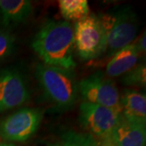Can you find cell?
I'll return each instance as SVG.
<instances>
[{
    "label": "cell",
    "mask_w": 146,
    "mask_h": 146,
    "mask_svg": "<svg viewBox=\"0 0 146 146\" xmlns=\"http://www.w3.org/2000/svg\"><path fill=\"white\" fill-rule=\"evenodd\" d=\"M32 49L44 64L73 70V27L66 21L50 20L45 22L32 41Z\"/></svg>",
    "instance_id": "obj_1"
},
{
    "label": "cell",
    "mask_w": 146,
    "mask_h": 146,
    "mask_svg": "<svg viewBox=\"0 0 146 146\" xmlns=\"http://www.w3.org/2000/svg\"><path fill=\"white\" fill-rule=\"evenodd\" d=\"M35 76L44 96L58 110H68L76 104L78 83L73 70L38 63Z\"/></svg>",
    "instance_id": "obj_2"
},
{
    "label": "cell",
    "mask_w": 146,
    "mask_h": 146,
    "mask_svg": "<svg viewBox=\"0 0 146 146\" xmlns=\"http://www.w3.org/2000/svg\"><path fill=\"white\" fill-rule=\"evenodd\" d=\"M106 33V52L108 57L135 40L139 30V19L130 5L121 6L99 16Z\"/></svg>",
    "instance_id": "obj_3"
},
{
    "label": "cell",
    "mask_w": 146,
    "mask_h": 146,
    "mask_svg": "<svg viewBox=\"0 0 146 146\" xmlns=\"http://www.w3.org/2000/svg\"><path fill=\"white\" fill-rule=\"evenodd\" d=\"M73 33L74 46L82 60L96 59L106 52V33L99 16L89 14L76 21Z\"/></svg>",
    "instance_id": "obj_4"
},
{
    "label": "cell",
    "mask_w": 146,
    "mask_h": 146,
    "mask_svg": "<svg viewBox=\"0 0 146 146\" xmlns=\"http://www.w3.org/2000/svg\"><path fill=\"white\" fill-rule=\"evenodd\" d=\"M43 113L36 108H22L0 120V137L5 142H25L40 127Z\"/></svg>",
    "instance_id": "obj_5"
},
{
    "label": "cell",
    "mask_w": 146,
    "mask_h": 146,
    "mask_svg": "<svg viewBox=\"0 0 146 146\" xmlns=\"http://www.w3.org/2000/svg\"><path fill=\"white\" fill-rule=\"evenodd\" d=\"M84 102L99 105L122 113L120 94L115 84L102 72H97L78 83Z\"/></svg>",
    "instance_id": "obj_6"
},
{
    "label": "cell",
    "mask_w": 146,
    "mask_h": 146,
    "mask_svg": "<svg viewBox=\"0 0 146 146\" xmlns=\"http://www.w3.org/2000/svg\"><path fill=\"white\" fill-rule=\"evenodd\" d=\"M122 119V113L99 105L83 102L80 105L79 121L90 135L104 139L110 136Z\"/></svg>",
    "instance_id": "obj_7"
},
{
    "label": "cell",
    "mask_w": 146,
    "mask_h": 146,
    "mask_svg": "<svg viewBox=\"0 0 146 146\" xmlns=\"http://www.w3.org/2000/svg\"><path fill=\"white\" fill-rule=\"evenodd\" d=\"M30 93L23 75L15 68L0 71V114L26 104Z\"/></svg>",
    "instance_id": "obj_8"
},
{
    "label": "cell",
    "mask_w": 146,
    "mask_h": 146,
    "mask_svg": "<svg viewBox=\"0 0 146 146\" xmlns=\"http://www.w3.org/2000/svg\"><path fill=\"white\" fill-rule=\"evenodd\" d=\"M110 137L115 146H145L146 125L128 122L122 116Z\"/></svg>",
    "instance_id": "obj_9"
},
{
    "label": "cell",
    "mask_w": 146,
    "mask_h": 146,
    "mask_svg": "<svg viewBox=\"0 0 146 146\" xmlns=\"http://www.w3.org/2000/svg\"><path fill=\"white\" fill-rule=\"evenodd\" d=\"M122 116L128 122L146 125V96L134 89H126L120 97Z\"/></svg>",
    "instance_id": "obj_10"
},
{
    "label": "cell",
    "mask_w": 146,
    "mask_h": 146,
    "mask_svg": "<svg viewBox=\"0 0 146 146\" xmlns=\"http://www.w3.org/2000/svg\"><path fill=\"white\" fill-rule=\"evenodd\" d=\"M32 11L29 0H0V24L5 28L18 26L29 19Z\"/></svg>",
    "instance_id": "obj_11"
},
{
    "label": "cell",
    "mask_w": 146,
    "mask_h": 146,
    "mask_svg": "<svg viewBox=\"0 0 146 146\" xmlns=\"http://www.w3.org/2000/svg\"><path fill=\"white\" fill-rule=\"evenodd\" d=\"M141 54L135 42L123 47L111 57L106 65V72L108 77H117L124 75L136 65Z\"/></svg>",
    "instance_id": "obj_12"
},
{
    "label": "cell",
    "mask_w": 146,
    "mask_h": 146,
    "mask_svg": "<svg viewBox=\"0 0 146 146\" xmlns=\"http://www.w3.org/2000/svg\"><path fill=\"white\" fill-rule=\"evenodd\" d=\"M60 13L66 21H77L89 15V7L86 0H60Z\"/></svg>",
    "instance_id": "obj_13"
},
{
    "label": "cell",
    "mask_w": 146,
    "mask_h": 146,
    "mask_svg": "<svg viewBox=\"0 0 146 146\" xmlns=\"http://www.w3.org/2000/svg\"><path fill=\"white\" fill-rule=\"evenodd\" d=\"M50 146H99L95 137L89 133L68 131Z\"/></svg>",
    "instance_id": "obj_14"
},
{
    "label": "cell",
    "mask_w": 146,
    "mask_h": 146,
    "mask_svg": "<svg viewBox=\"0 0 146 146\" xmlns=\"http://www.w3.org/2000/svg\"><path fill=\"white\" fill-rule=\"evenodd\" d=\"M121 83L126 86H138L145 88L146 85L145 62L136 64L130 71L123 75Z\"/></svg>",
    "instance_id": "obj_15"
},
{
    "label": "cell",
    "mask_w": 146,
    "mask_h": 146,
    "mask_svg": "<svg viewBox=\"0 0 146 146\" xmlns=\"http://www.w3.org/2000/svg\"><path fill=\"white\" fill-rule=\"evenodd\" d=\"M16 50V40L8 30L0 29V63L11 56Z\"/></svg>",
    "instance_id": "obj_16"
},
{
    "label": "cell",
    "mask_w": 146,
    "mask_h": 146,
    "mask_svg": "<svg viewBox=\"0 0 146 146\" xmlns=\"http://www.w3.org/2000/svg\"><path fill=\"white\" fill-rule=\"evenodd\" d=\"M136 48L138 49L140 54H143L146 50V35L145 32H144V34L137 40V42H135Z\"/></svg>",
    "instance_id": "obj_17"
},
{
    "label": "cell",
    "mask_w": 146,
    "mask_h": 146,
    "mask_svg": "<svg viewBox=\"0 0 146 146\" xmlns=\"http://www.w3.org/2000/svg\"><path fill=\"white\" fill-rule=\"evenodd\" d=\"M99 146H115V145L112 142L110 137H106L104 139H102V142L99 145Z\"/></svg>",
    "instance_id": "obj_18"
},
{
    "label": "cell",
    "mask_w": 146,
    "mask_h": 146,
    "mask_svg": "<svg viewBox=\"0 0 146 146\" xmlns=\"http://www.w3.org/2000/svg\"><path fill=\"white\" fill-rule=\"evenodd\" d=\"M0 146H17L14 143H10V142H5V141H3L0 143Z\"/></svg>",
    "instance_id": "obj_19"
}]
</instances>
